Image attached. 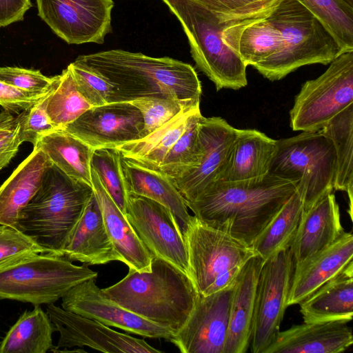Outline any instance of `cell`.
Here are the masks:
<instances>
[{"label":"cell","instance_id":"cell-6","mask_svg":"<svg viewBox=\"0 0 353 353\" xmlns=\"http://www.w3.org/2000/svg\"><path fill=\"white\" fill-rule=\"evenodd\" d=\"M162 1L180 22L197 68L216 90L245 87L247 65L222 39L223 30L230 22L194 0Z\"/></svg>","mask_w":353,"mask_h":353},{"label":"cell","instance_id":"cell-43","mask_svg":"<svg viewBox=\"0 0 353 353\" xmlns=\"http://www.w3.org/2000/svg\"><path fill=\"white\" fill-rule=\"evenodd\" d=\"M54 83L48 92L32 107L18 114L20 124L19 139L21 143L29 142L34 146L41 137L57 130L51 123L46 110Z\"/></svg>","mask_w":353,"mask_h":353},{"label":"cell","instance_id":"cell-40","mask_svg":"<svg viewBox=\"0 0 353 353\" xmlns=\"http://www.w3.org/2000/svg\"><path fill=\"white\" fill-rule=\"evenodd\" d=\"M68 67L78 91L92 107L113 102L114 88L103 77L77 59Z\"/></svg>","mask_w":353,"mask_h":353},{"label":"cell","instance_id":"cell-13","mask_svg":"<svg viewBox=\"0 0 353 353\" xmlns=\"http://www.w3.org/2000/svg\"><path fill=\"white\" fill-rule=\"evenodd\" d=\"M38 14L68 44H102L112 31V0H36Z\"/></svg>","mask_w":353,"mask_h":353},{"label":"cell","instance_id":"cell-2","mask_svg":"<svg viewBox=\"0 0 353 353\" xmlns=\"http://www.w3.org/2000/svg\"><path fill=\"white\" fill-rule=\"evenodd\" d=\"M76 59L112 85L113 102L163 97L177 100L189 110L200 107L201 81L187 63L121 49L80 55Z\"/></svg>","mask_w":353,"mask_h":353},{"label":"cell","instance_id":"cell-19","mask_svg":"<svg viewBox=\"0 0 353 353\" xmlns=\"http://www.w3.org/2000/svg\"><path fill=\"white\" fill-rule=\"evenodd\" d=\"M345 232L339 206L332 192L303 212L290 247L294 270L334 243Z\"/></svg>","mask_w":353,"mask_h":353},{"label":"cell","instance_id":"cell-27","mask_svg":"<svg viewBox=\"0 0 353 353\" xmlns=\"http://www.w3.org/2000/svg\"><path fill=\"white\" fill-rule=\"evenodd\" d=\"M299 305L304 323L350 321L353 316V261Z\"/></svg>","mask_w":353,"mask_h":353},{"label":"cell","instance_id":"cell-8","mask_svg":"<svg viewBox=\"0 0 353 353\" xmlns=\"http://www.w3.org/2000/svg\"><path fill=\"white\" fill-rule=\"evenodd\" d=\"M88 265L49 253L30 255L0 269V299L54 303L77 284L97 278Z\"/></svg>","mask_w":353,"mask_h":353},{"label":"cell","instance_id":"cell-22","mask_svg":"<svg viewBox=\"0 0 353 353\" xmlns=\"http://www.w3.org/2000/svg\"><path fill=\"white\" fill-rule=\"evenodd\" d=\"M276 149V140L264 133L254 129H236L235 139L215 181L232 182L264 176L269 173Z\"/></svg>","mask_w":353,"mask_h":353},{"label":"cell","instance_id":"cell-16","mask_svg":"<svg viewBox=\"0 0 353 353\" xmlns=\"http://www.w3.org/2000/svg\"><path fill=\"white\" fill-rule=\"evenodd\" d=\"M233 288L206 296L198 293L188 321L169 340L181 352H224Z\"/></svg>","mask_w":353,"mask_h":353},{"label":"cell","instance_id":"cell-3","mask_svg":"<svg viewBox=\"0 0 353 353\" xmlns=\"http://www.w3.org/2000/svg\"><path fill=\"white\" fill-rule=\"evenodd\" d=\"M128 269L123 279L101 289L102 294L176 334L188 321L198 296L190 277L156 256L152 257L150 272Z\"/></svg>","mask_w":353,"mask_h":353},{"label":"cell","instance_id":"cell-18","mask_svg":"<svg viewBox=\"0 0 353 353\" xmlns=\"http://www.w3.org/2000/svg\"><path fill=\"white\" fill-rule=\"evenodd\" d=\"M236 128L219 117H201L198 139L201 157L196 166L172 181L185 201L196 198L215 181L235 139Z\"/></svg>","mask_w":353,"mask_h":353},{"label":"cell","instance_id":"cell-31","mask_svg":"<svg viewBox=\"0 0 353 353\" xmlns=\"http://www.w3.org/2000/svg\"><path fill=\"white\" fill-rule=\"evenodd\" d=\"M55 327L39 305L26 311L10 327L0 344V353H46L53 348Z\"/></svg>","mask_w":353,"mask_h":353},{"label":"cell","instance_id":"cell-12","mask_svg":"<svg viewBox=\"0 0 353 353\" xmlns=\"http://www.w3.org/2000/svg\"><path fill=\"white\" fill-rule=\"evenodd\" d=\"M125 215L153 256L165 260L189 276L186 243L176 218L168 208L128 192Z\"/></svg>","mask_w":353,"mask_h":353},{"label":"cell","instance_id":"cell-36","mask_svg":"<svg viewBox=\"0 0 353 353\" xmlns=\"http://www.w3.org/2000/svg\"><path fill=\"white\" fill-rule=\"evenodd\" d=\"M322 23L341 53L353 51V5L347 0H297Z\"/></svg>","mask_w":353,"mask_h":353},{"label":"cell","instance_id":"cell-5","mask_svg":"<svg viewBox=\"0 0 353 353\" xmlns=\"http://www.w3.org/2000/svg\"><path fill=\"white\" fill-rule=\"evenodd\" d=\"M268 17L280 33L281 47L253 67L268 80L282 79L304 65L330 64L342 54L322 23L297 0H280Z\"/></svg>","mask_w":353,"mask_h":353},{"label":"cell","instance_id":"cell-24","mask_svg":"<svg viewBox=\"0 0 353 353\" xmlns=\"http://www.w3.org/2000/svg\"><path fill=\"white\" fill-rule=\"evenodd\" d=\"M353 257V236L344 232L331 245L294 270L287 299V307L299 304L326 281L338 274Z\"/></svg>","mask_w":353,"mask_h":353},{"label":"cell","instance_id":"cell-41","mask_svg":"<svg viewBox=\"0 0 353 353\" xmlns=\"http://www.w3.org/2000/svg\"><path fill=\"white\" fill-rule=\"evenodd\" d=\"M130 103L141 111L143 116V128L141 139L167 123L180 113L190 110L179 101L169 98L145 97Z\"/></svg>","mask_w":353,"mask_h":353},{"label":"cell","instance_id":"cell-37","mask_svg":"<svg viewBox=\"0 0 353 353\" xmlns=\"http://www.w3.org/2000/svg\"><path fill=\"white\" fill-rule=\"evenodd\" d=\"M92 108L79 93L70 70L67 67L57 79L47 103V113L52 125L62 129Z\"/></svg>","mask_w":353,"mask_h":353},{"label":"cell","instance_id":"cell-1","mask_svg":"<svg viewBox=\"0 0 353 353\" xmlns=\"http://www.w3.org/2000/svg\"><path fill=\"white\" fill-rule=\"evenodd\" d=\"M297 183L270 173L246 181H215L185 203L200 221L251 247Z\"/></svg>","mask_w":353,"mask_h":353},{"label":"cell","instance_id":"cell-21","mask_svg":"<svg viewBox=\"0 0 353 353\" xmlns=\"http://www.w3.org/2000/svg\"><path fill=\"white\" fill-rule=\"evenodd\" d=\"M343 321L303 323L279 331L263 353H338L352 345L351 328Z\"/></svg>","mask_w":353,"mask_h":353},{"label":"cell","instance_id":"cell-25","mask_svg":"<svg viewBox=\"0 0 353 353\" xmlns=\"http://www.w3.org/2000/svg\"><path fill=\"white\" fill-rule=\"evenodd\" d=\"M91 182L106 231L121 262L128 268L139 272H150L153 256L139 239L125 214L105 191L92 168Z\"/></svg>","mask_w":353,"mask_h":353},{"label":"cell","instance_id":"cell-35","mask_svg":"<svg viewBox=\"0 0 353 353\" xmlns=\"http://www.w3.org/2000/svg\"><path fill=\"white\" fill-rule=\"evenodd\" d=\"M202 117L200 108L190 114L183 133L170 149L159 168L171 181L196 166L200 161L201 149L198 139V125Z\"/></svg>","mask_w":353,"mask_h":353},{"label":"cell","instance_id":"cell-17","mask_svg":"<svg viewBox=\"0 0 353 353\" xmlns=\"http://www.w3.org/2000/svg\"><path fill=\"white\" fill-rule=\"evenodd\" d=\"M90 279L72 288L61 298L63 309L96 320L109 327L151 339L170 340L168 329L148 321L105 297Z\"/></svg>","mask_w":353,"mask_h":353},{"label":"cell","instance_id":"cell-26","mask_svg":"<svg viewBox=\"0 0 353 353\" xmlns=\"http://www.w3.org/2000/svg\"><path fill=\"white\" fill-rule=\"evenodd\" d=\"M52 165L38 148L14 170L0 186V225L17 229L22 210L39 189L43 176Z\"/></svg>","mask_w":353,"mask_h":353},{"label":"cell","instance_id":"cell-39","mask_svg":"<svg viewBox=\"0 0 353 353\" xmlns=\"http://www.w3.org/2000/svg\"><path fill=\"white\" fill-rule=\"evenodd\" d=\"M231 22L267 17L280 0H194Z\"/></svg>","mask_w":353,"mask_h":353},{"label":"cell","instance_id":"cell-30","mask_svg":"<svg viewBox=\"0 0 353 353\" xmlns=\"http://www.w3.org/2000/svg\"><path fill=\"white\" fill-rule=\"evenodd\" d=\"M34 148L42 150L53 165L75 180L92 185L90 161L93 150L63 129L42 137Z\"/></svg>","mask_w":353,"mask_h":353},{"label":"cell","instance_id":"cell-49","mask_svg":"<svg viewBox=\"0 0 353 353\" xmlns=\"http://www.w3.org/2000/svg\"><path fill=\"white\" fill-rule=\"evenodd\" d=\"M351 5H353V0H347Z\"/></svg>","mask_w":353,"mask_h":353},{"label":"cell","instance_id":"cell-29","mask_svg":"<svg viewBox=\"0 0 353 353\" xmlns=\"http://www.w3.org/2000/svg\"><path fill=\"white\" fill-rule=\"evenodd\" d=\"M268 16L231 21L223 30V41L247 66L253 67L281 47L280 33Z\"/></svg>","mask_w":353,"mask_h":353},{"label":"cell","instance_id":"cell-15","mask_svg":"<svg viewBox=\"0 0 353 353\" xmlns=\"http://www.w3.org/2000/svg\"><path fill=\"white\" fill-rule=\"evenodd\" d=\"M143 128L141 111L122 101L92 107L62 129L94 150L117 148L139 139Z\"/></svg>","mask_w":353,"mask_h":353},{"label":"cell","instance_id":"cell-11","mask_svg":"<svg viewBox=\"0 0 353 353\" xmlns=\"http://www.w3.org/2000/svg\"><path fill=\"white\" fill-rule=\"evenodd\" d=\"M294 271L290 250L264 261L259 273L254 301L251 352L263 353L279 332Z\"/></svg>","mask_w":353,"mask_h":353},{"label":"cell","instance_id":"cell-33","mask_svg":"<svg viewBox=\"0 0 353 353\" xmlns=\"http://www.w3.org/2000/svg\"><path fill=\"white\" fill-rule=\"evenodd\" d=\"M320 131L334 145L336 156L334 189L347 194L348 212L352 220L353 103L334 117Z\"/></svg>","mask_w":353,"mask_h":353},{"label":"cell","instance_id":"cell-14","mask_svg":"<svg viewBox=\"0 0 353 353\" xmlns=\"http://www.w3.org/2000/svg\"><path fill=\"white\" fill-rule=\"evenodd\" d=\"M46 313L59 333L56 347L61 348L89 347L107 353H161L144 339L115 331L96 320L65 310L54 303L47 304Z\"/></svg>","mask_w":353,"mask_h":353},{"label":"cell","instance_id":"cell-32","mask_svg":"<svg viewBox=\"0 0 353 353\" xmlns=\"http://www.w3.org/2000/svg\"><path fill=\"white\" fill-rule=\"evenodd\" d=\"M195 109L180 113L150 134L117 149L125 159L142 166L159 170L167 153L183 133L189 116Z\"/></svg>","mask_w":353,"mask_h":353},{"label":"cell","instance_id":"cell-23","mask_svg":"<svg viewBox=\"0 0 353 353\" xmlns=\"http://www.w3.org/2000/svg\"><path fill=\"white\" fill-rule=\"evenodd\" d=\"M264 260L258 254L242 268L233 288L223 353H245L252 336L256 285Z\"/></svg>","mask_w":353,"mask_h":353},{"label":"cell","instance_id":"cell-42","mask_svg":"<svg viewBox=\"0 0 353 353\" xmlns=\"http://www.w3.org/2000/svg\"><path fill=\"white\" fill-rule=\"evenodd\" d=\"M38 253L45 252L27 234L15 228L0 225V269Z\"/></svg>","mask_w":353,"mask_h":353},{"label":"cell","instance_id":"cell-47","mask_svg":"<svg viewBox=\"0 0 353 353\" xmlns=\"http://www.w3.org/2000/svg\"><path fill=\"white\" fill-rule=\"evenodd\" d=\"M32 6L30 0H0V28L23 20Z\"/></svg>","mask_w":353,"mask_h":353},{"label":"cell","instance_id":"cell-38","mask_svg":"<svg viewBox=\"0 0 353 353\" xmlns=\"http://www.w3.org/2000/svg\"><path fill=\"white\" fill-rule=\"evenodd\" d=\"M90 167L122 212L125 214L128 192L121 164V154L117 148L93 150Z\"/></svg>","mask_w":353,"mask_h":353},{"label":"cell","instance_id":"cell-9","mask_svg":"<svg viewBox=\"0 0 353 353\" xmlns=\"http://www.w3.org/2000/svg\"><path fill=\"white\" fill-rule=\"evenodd\" d=\"M183 234L189 276L197 292L204 296L234 287L243 265L256 254L252 247L194 216Z\"/></svg>","mask_w":353,"mask_h":353},{"label":"cell","instance_id":"cell-7","mask_svg":"<svg viewBox=\"0 0 353 353\" xmlns=\"http://www.w3.org/2000/svg\"><path fill=\"white\" fill-rule=\"evenodd\" d=\"M277 149L269 173L298 181L304 212L332 193L336 174V156L331 140L320 130L302 132L276 140Z\"/></svg>","mask_w":353,"mask_h":353},{"label":"cell","instance_id":"cell-28","mask_svg":"<svg viewBox=\"0 0 353 353\" xmlns=\"http://www.w3.org/2000/svg\"><path fill=\"white\" fill-rule=\"evenodd\" d=\"M128 192L154 200L168 208L183 233L193 216L172 181L159 170L142 166L121 156Z\"/></svg>","mask_w":353,"mask_h":353},{"label":"cell","instance_id":"cell-45","mask_svg":"<svg viewBox=\"0 0 353 353\" xmlns=\"http://www.w3.org/2000/svg\"><path fill=\"white\" fill-rule=\"evenodd\" d=\"M47 93H32L0 81V105L10 112L19 113L30 109Z\"/></svg>","mask_w":353,"mask_h":353},{"label":"cell","instance_id":"cell-48","mask_svg":"<svg viewBox=\"0 0 353 353\" xmlns=\"http://www.w3.org/2000/svg\"><path fill=\"white\" fill-rule=\"evenodd\" d=\"M15 119L11 112L4 110L0 112V132L10 125Z\"/></svg>","mask_w":353,"mask_h":353},{"label":"cell","instance_id":"cell-20","mask_svg":"<svg viewBox=\"0 0 353 353\" xmlns=\"http://www.w3.org/2000/svg\"><path fill=\"white\" fill-rule=\"evenodd\" d=\"M62 256L88 265L121 261L106 231L94 192L68 237Z\"/></svg>","mask_w":353,"mask_h":353},{"label":"cell","instance_id":"cell-44","mask_svg":"<svg viewBox=\"0 0 353 353\" xmlns=\"http://www.w3.org/2000/svg\"><path fill=\"white\" fill-rule=\"evenodd\" d=\"M57 75L48 77L39 70L19 67H0V81L16 88L35 94L47 93Z\"/></svg>","mask_w":353,"mask_h":353},{"label":"cell","instance_id":"cell-46","mask_svg":"<svg viewBox=\"0 0 353 353\" xmlns=\"http://www.w3.org/2000/svg\"><path fill=\"white\" fill-rule=\"evenodd\" d=\"M19 129L17 116L10 125L0 132V170L9 164L22 143L19 139Z\"/></svg>","mask_w":353,"mask_h":353},{"label":"cell","instance_id":"cell-34","mask_svg":"<svg viewBox=\"0 0 353 353\" xmlns=\"http://www.w3.org/2000/svg\"><path fill=\"white\" fill-rule=\"evenodd\" d=\"M303 212L302 196L296 190L252 243L255 253L265 261L290 248Z\"/></svg>","mask_w":353,"mask_h":353},{"label":"cell","instance_id":"cell-10","mask_svg":"<svg viewBox=\"0 0 353 353\" xmlns=\"http://www.w3.org/2000/svg\"><path fill=\"white\" fill-rule=\"evenodd\" d=\"M353 103V51L336 57L319 77L305 81L290 111L294 131L316 132Z\"/></svg>","mask_w":353,"mask_h":353},{"label":"cell","instance_id":"cell-4","mask_svg":"<svg viewBox=\"0 0 353 353\" xmlns=\"http://www.w3.org/2000/svg\"><path fill=\"white\" fill-rule=\"evenodd\" d=\"M92 185L70 178L54 165L22 210L17 229L45 252L62 256L68 237L93 193Z\"/></svg>","mask_w":353,"mask_h":353}]
</instances>
